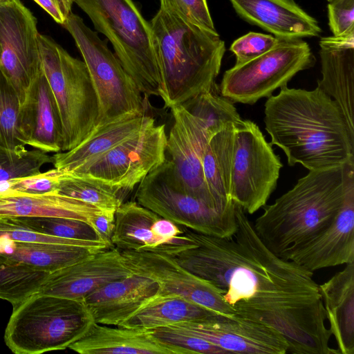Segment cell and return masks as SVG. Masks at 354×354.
<instances>
[{"instance_id":"cell-23","label":"cell","mask_w":354,"mask_h":354,"mask_svg":"<svg viewBox=\"0 0 354 354\" xmlns=\"http://www.w3.org/2000/svg\"><path fill=\"white\" fill-rule=\"evenodd\" d=\"M68 348L81 354H187L180 348L158 340L151 330L95 322L81 339Z\"/></svg>"},{"instance_id":"cell-28","label":"cell","mask_w":354,"mask_h":354,"mask_svg":"<svg viewBox=\"0 0 354 354\" xmlns=\"http://www.w3.org/2000/svg\"><path fill=\"white\" fill-rule=\"evenodd\" d=\"M100 251L102 250L67 244L0 239V255L50 273Z\"/></svg>"},{"instance_id":"cell-3","label":"cell","mask_w":354,"mask_h":354,"mask_svg":"<svg viewBox=\"0 0 354 354\" xmlns=\"http://www.w3.org/2000/svg\"><path fill=\"white\" fill-rule=\"evenodd\" d=\"M160 71L165 107L183 104L216 84L225 51L211 32L160 8L149 22Z\"/></svg>"},{"instance_id":"cell-43","label":"cell","mask_w":354,"mask_h":354,"mask_svg":"<svg viewBox=\"0 0 354 354\" xmlns=\"http://www.w3.org/2000/svg\"><path fill=\"white\" fill-rule=\"evenodd\" d=\"M90 225L95 230L102 241L110 247H114L111 243L115 227L114 212L100 210L91 218Z\"/></svg>"},{"instance_id":"cell-31","label":"cell","mask_w":354,"mask_h":354,"mask_svg":"<svg viewBox=\"0 0 354 354\" xmlns=\"http://www.w3.org/2000/svg\"><path fill=\"white\" fill-rule=\"evenodd\" d=\"M182 105L203 122L209 138L224 129L236 127L243 120L234 103L221 94L216 84Z\"/></svg>"},{"instance_id":"cell-39","label":"cell","mask_w":354,"mask_h":354,"mask_svg":"<svg viewBox=\"0 0 354 354\" xmlns=\"http://www.w3.org/2000/svg\"><path fill=\"white\" fill-rule=\"evenodd\" d=\"M160 8L211 32L218 33L207 0H160Z\"/></svg>"},{"instance_id":"cell-17","label":"cell","mask_w":354,"mask_h":354,"mask_svg":"<svg viewBox=\"0 0 354 354\" xmlns=\"http://www.w3.org/2000/svg\"><path fill=\"white\" fill-rule=\"evenodd\" d=\"M205 339L227 354H285L289 345L277 330L239 316L219 315L212 319L172 325Z\"/></svg>"},{"instance_id":"cell-7","label":"cell","mask_w":354,"mask_h":354,"mask_svg":"<svg viewBox=\"0 0 354 354\" xmlns=\"http://www.w3.org/2000/svg\"><path fill=\"white\" fill-rule=\"evenodd\" d=\"M43 71L55 97L63 128L61 151L75 147L96 128L98 99L84 61L71 56L52 38L39 35Z\"/></svg>"},{"instance_id":"cell-37","label":"cell","mask_w":354,"mask_h":354,"mask_svg":"<svg viewBox=\"0 0 354 354\" xmlns=\"http://www.w3.org/2000/svg\"><path fill=\"white\" fill-rule=\"evenodd\" d=\"M0 239L24 242H44L67 244L105 250L109 248L104 242L84 241L62 239L43 234L17 223L12 217L0 216Z\"/></svg>"},{"instance_id":"cell-15","label":"cell","mask_w":354,"mask_h":354,"mask_svg":"<svg viewBox=\"0 0 354 354\" xmlns=\"http://www.w3.org/2000/svg\"><path fill=\"white\" fill-rule=\"evenodd\" d=\"M169 109L173 124L167 136L166 152L172 163L174 184L184 192L219 209L203 176V156L209 139L204 124L182 104Z\"/></svg>"},{"instance_id":"cell-21","label":"cell","mask_w":354,"mask_h":354,"mask_svg":"<svg viewBox=\"0 0 354 354\" xmlns=\"http://www.w3.org/2000/svg\"><path fill=\"white\" fill-rule=\"evenodd\" d=\"M158 292L154 281L132 273L100 286L83 301L95 323L120 326Z\"/></svg>"},{"instance_id":"cell-19","label":"cell","mask_w":354,"mask_h":354,"mask_svg":"<svg viewBox=\"0 0 354 354\" xmlns=\"http://www.w3.org/2000/svg\"><path fill=\"white\" fill-rule=\"evenodd\" d=\"M19 127L26 145L46 153L62 151V122L43 69L30 85L21 104Z\"/></svg>"},{"instance_id":"cell-22","label":"cell","mask_w":354,"mask_h":354,"mask_svg":"<svg viewBox=\"0 0 354 354\" xmlns=\"http://www.w3.org/2000/svg\"><path fill=\"white\" fill-rule=\"evenodd\" d=\"M245 21L283 39L317 37L318 21L294 0H229Z\"/></svg>"},{"instance_id":"cell-14","label":"cell","mask_w":354,"mask_h":354,"mask_svg":"<svg viewBox=\"0 0 354 354\" xmlns=\"http://www.w3.org/2000/svg\"><path fill=\"white\" fill-rule=\"evenodd\" d=\"M132 273L158 286V295H176L225 317L235 313L225 301L223 291L180 266L170 255L153 251L120 250Z\"/></svg>"},{"instance_id":"cell-45","label":"cell","mask_w":354,"mask_h":354,"mask_svg":"<svg viewBox=\"0 0 354 354\" xmlns=\"http://www.w3.org/2000/svg\"><path fill=\"white\" fill-rule=\"evenodd\" d=\"M326 1H328L329 2V1H331L332 0H326Z\"/></svg>"},{"instance_id":"cell-16","label":"cell","mask_w":354,"mask_h":354,"mask_svg":"<svg viewBox=\"0 0 354 354\" xmlns=\"http://www.w3.org/2000/svg\"><path fill=\"white\" fill-rule=\"evenodd\" d=\"M344 167V199L334 221L286 258L313 272L354 262V158Z\"/></svg>"},{"instance_id":"cell-27","label":"cell","mask_w":354,"mask_h":354,"mask_svg":"<svg viewBox=\"0 0 354 354\" xmlns=\"http://www.w3.org/2000/svg\"><path fill=\"white\" fill-rule=\"evenodd\" d=\"M219 315L176 295H158L146 302L120 326L151 330L189 322H201Z\"/></svg>"},{"instance_id":"cell-41","label":"cell","mask_w":354,"mask_h":354,"mask_svg":"<svg viewBox=\"0 0 354 354\" xmlns=\"http://www.w3.org/2000/svg\"><path fill=\"white\" fill-rule=\"evenodd\" d=\"M59 175V171L54 168L35 175L14 178L1 185L29 194H58Z\"/></svg>"},{"instance_id":"cell-35","label":"cell","mask_w":354,"mask_h":354,"mask_svg":"<svg viewBox=\"0 0 354 354\" xmlns=\"http://www.w3.org/2000/svg\"><path fill=\"white\" fill-rule=\"evenodd\" d=\"M21 102L15 88L0 71V147H25L19 127Z\"/></svg>"},{"instance_id":"cell-30","label":"cell","mask_w":354,"mask_h":354,"mask_svg":"<svg viewBox=\"0 0 354 354\" xmlns=\"http://www.w3.org/2000/svg\"><path fill=\"white\" fill-rule=\"evenodd\" d=\"M159 216L136 201L122 203L115 212L113 245L120 250L158 251L162 244L151 226Z\"/></svg>"},{"instance_id":"cell-1","label":"cell","mask_w":354,"mask_h":354,"mask_svg":"<svg viewBox=\"0 0 354 354\" xmlns=\"http://www.w3.org/2000/svg\"><path fill=\"white\" fill-rule=\"evenodd\" d=\"M234 235L220 238L180 226L194 245L170 256L223 291L236 316L279 332L288 353L337 354L313 272L270 251L236 203Z\"/></svg>"},{"instance_id":"cell-29","label":"cell","mask_w":354,"mask_h":354,"mask_svg":"<svg viewBox=\"0 0 354 354\" xmlns=\"http://www.w3.org/2000/svg\"><path fill=\"white\" fill-rule=\"evenodd\" d=\"M235 127L224 129L208 140L203 156V172L207 187L219 209L233 201L230 182L235 141Z\"/></svg>"},{"instance_id":"cell-32","label":"cell","mask_w":354,"mask_h":354,"mask_svg":"<svg viewBox=\"0 0 354 354\" xmlns=\"http://www.w3.org/2000/svg\"><path fill=\"white\" fill-rule=\"evenodd\" d=\"M59 194L77 199L102 211L115 212L126 195L101 182L69 172L59 171Z\"/></svg>"},{"instance_id":"cell-18","label":"cell","mask_w":354,"mask_h":354,"mask_svg":"<svg viewBox=\"0 0 354 354\" xmlns=\"http://www.w3.org/2000/svg\"><path fill=\"white\" fill-rule=\"evenodd\" d=\"M131 274L120 250L112 247L50 272L37 292L83 300L100 286Z\"/></svg>"},{"instance_id":"cell-40","label":"cell","mask_w":354,"mask_h":354,"mask_svg":"<svg viewBox=\"0 0 354 354\" xmlns=\"http://www.w3.org/2000/svg\"><path fill=\"white\" fill-rule=\"evenodd\" d=\"M279 38L271 35L249 32L236 39L230 50L236 57L235 64H241L253 59L271 50Z\"/></svg>"},{"instance_id":"cell-2","label":"cell","mask_w":354,"mask_h":354,"mask_svg":"<svg viewBox=\"0 0 354 354\" xmlns=\"http://www.w3.org/2000/svg\"><path fill=\"white\" fill-rule=\"evenodd\" d=\"M265 129L288 163L310 170L344 165L354 158V135L337 104L319 88H280L268 97Z\"/></svg>"},{"instance_id":"cell-38","label":"cell","mask_w":354,"mask_h":354,"mask_svg":"<svg viewBox=\"0 0 354 354\" xmlns=\"http://www.w3.org/2000/svg\"><path fill=\"white\" fill-rule=\"evenodd\" d=\"M151 330L158 340L180 348L187 354H227L224 350L217 346L176 326L158 327Z\"/></svg>"},{"instance_id":"cell-10","label":"cell","mask_w":354,"mask_h":354,"mask_svg":"<svg viewBox=\"0 0 354 354\" xmlns=\"http://www.w3.org/2000/svg\"><path fill=\"white\" fill-rule=\"evenodd\" d=\"M315 61L306 41L279 38L269 51L226 71L219 90L233 103L254 104L287 86L297 73L313 66Z\"/></svg>"},{"instance_id":"cell-36","label":"cell","mask_w":354,"mask_h":354,"mask_svg":"<svg viewBox=\"0 0 354 354\" xmlns=\"http://www.w3.org/2000/svg\"><path fill=\"white\" fill-rule=\"evenodd\" d=\"M50 162H53L52 156L39 149L0 147V185L14 178L39 174L42 166Z\"/></svg>"},{"instance_id":"cell-4","label":"cell","mask_w":354,"mask_h":354,"mask_svg":"<svg viewBox=\"0 0 354 354\" xmlns=\"http://www.w3.org/2000/svg\"><path fill=\"white\" fill-rule=\"evenodd\" d=\"M345 195L344 165L310 170L253 223L264 245L283 259L334 221Z\"/></svg>"},{"instance_id":"cell-33","label":"cell","mask_w":354,"mask_h":354,"mask_svg":"<svg viewBox=\"0 0 354 354\" xmlns=\"http://www.w3.org/2000/svg\"><path fill=\"white\" fill-rule=\"evenodd\" d=\"M49 274L0 255V299L15 308L37 292Z\"/></svg>"},{"instance_id":"cell-26","label":"cell","mask_w":354,"mask_h":354,"mask_svg":"<svg viewBox=\"0 0 354 354\" xmlns=\"http://www.w3.org/2000/svg\"><path fill=\"white\" fill-rule=\"evenodd\" d=\"M100 209L59 194H35L0 185V216H54L87 222Z\"/></svg>"},{"instance_id":"cell-44","label":"cell","mask_w":354,"mask_h":354,"mask_svg":"<svg viewBox=\"0 0 354 354\" xmlns=\"http://www.w3.org/2000/svg\"><path fill=\"white\" fill-rule=\"evenodd\" d=\"M58 24L63 25L75 0H33Z\"/></svg>"},{"instance_id":"cell-11","label":"cell","mask_w":354,"mask_h":354,"mask_svg":"<svg viewBox=\"0 0 354 354\" xmlns=\"http://www.w3.org/2000/svg\"><path fill=\"white\" fill-rule=\"evenodd\" d=\"M234 133L230 197L245 213L252 214L266 205L283 165L252 121L243 120Z\"/></svg>"},{"instance_id":"cell-5","label":"cell","mask_w":354,"mask_h":354,"mask_svg":"<svg viewBox=\"0 0 354 354\" xmlns=\"http://www.w3.org/2000/svg\"><path fill=\"white\" fill-rule=\"evenodd\" d=\"M94 322L83 300L36 292L13 308L4 340L16 354L64 350Z\"/></svg>"},{"instance_id":"cell-42","label":"cell","mask_w":354,"mask_h":354,"mask_svg":"<svg viewBox=\"0 0 354 354\" xmlns=\"http://www.w3.org/2000/svg\"><path fill=\"white\" fill-rule=\"evenodd\" d=\"M328 25L333 36L354 34V0H332L328 4Z\"/></svg>"},{"instance_id":"cell-25","label":"cell","mask_w":354,"mask_h":354,"mask_svg":"<svg viewBox=\"0 0 354 354\" xmlns=\"http://www.w3.org/2000/svg\"><path fill=\"white\" fill-rule=\"evenodd\" d=\"M323 305L341 354H354V262L319 285Z\"/></svg>"},{"instance_id":"cell-8","label":"cell","mask_w":354,"mask_h":354,"mask_svg":"<svg viewBox=\"0 0 354 354\" xmlns=\"http://www.w3.org/2000/svg\"><path fill=\"white\" fill-rule=\"evenodd\" d=\"M62 26L73 37L82 56L98 99L100 118L96 128L145 114L142 94L106 41L72 12Z\"/></svg>"},{"instance_id":"cell-20","label":"cell","mask_w":354,"mask_h":354,"mask_svg":"<svg viewBox=\"0 0 354 354\" xmlns=\"http://www.w3.org/2000/svg\"><path fill=\"white\" fill-rule=\"evenodd\" d=\"M322 78L317 86L339 107L354 135V34L319 41Z\"/></svg>"},{"instance_id":"cell-13","label":"cell","mask_w":354,"mask_h":354,"mask_svg":"<svg viewBox=\"0 0 354 354\" xmlns=\"http://www.w3.org/2000/svg\"><path fill=\"white\" fill-rule=\"evenodd\" d=\"M37 19L19 0L0 2V71L21 104L42 70Z\"/></svg>"},{"instance_id":"cell-6","label":"cell","mask_w":354,"mask_h":354,"mask_svg":"<svg viewBox=\"0 0 354 354\" xmlns=\"http://www.w3.org/2000/svg\"><path fill=\"white\" fill-rule=\"evenodd\" d=\"M145 97L159 96L162 80L150 23L133 0H75Z\"/></svg>"},{"instance_id":"cell-24","label":"cell","mask_w":354,"mask_h":354,"mask_svg":"<svg viewBox=\"0 0 354 354\" xmlns=\"http://www.w3.org/2000/svg\"><path fill=\"white\" fill-rule=\"evenodd\" d=\"M155 123L145 114L124 118L97 127L75 147L55 153L54 167L66 172H76L145 128Z\"/></svg>"},{"instance_id":"cell-34","label":"cell","mask_w":354,"mask_h":354,"mask_svg":"<svg viewBox=\"0 0 354 354\" xmlns=\"http://www.w3.org/2000/svg\"><path fill=\"white\" fill-rule=\"evenodd\" d=\"M12 218L21 225L43 234L71 240L103 242L93 227L84 221L54 216H18Z\"/></svg>"},{"instance_id":"cell-12","label":"cell","mask_w":354,"mask_h":354,"mask_svg":"<svg viewBox=\"0 0 354 354\" xmlns=\"http://www.w3.org/2000/svg\"><path fill=\"white\" fill-rule=\"evenodd\" d=\"M165 124L155 123L118 145L83 169L69 172L127 194L166 159Z\"/></svg>"},{"instance_id":"cell-9","label":"cell","mask_w":354,"mask_h":354,"mask_svg":"<svg viewBox=\"0 0 354 354\" xmlns=\"http://www.w3.org/2000/svg\"><path fill=\"white\" fill-rule=\"evenodd\" d=\"M171 161L164 162L138 185L136 202L158 216L196 232L231 237L236 229V203L224 209L212 207L178 189L173 178Z\"/></svg>"}]
</instances>
